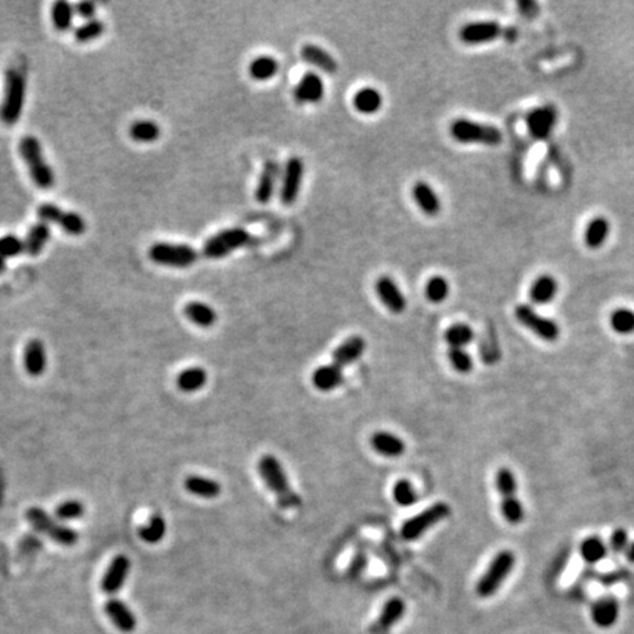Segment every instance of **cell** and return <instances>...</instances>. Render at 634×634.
Here are the masks:
<instances>
[{
	"instance_id": "cell-1",
	"label": "cell",
	"mask_w": 634,
	"mask_h": 634,
	"mask_svg": "<svg viewBox=\"0 0 634 634\" xmlns=\"http://www.w3.org/2000/svg\"><path fill=\"white\" fill-rule=\"evenodd\" d=\"M27 69L21 65H12L5 74L3 97L0 102V121L5 125H15L26 104Z\"/></svg>"
},
{
	"instance_id": "cell-2",
	"label": "cell",
	"mask_w": 634,
	"mask_h": 634,
	"mask_svg": "<svg viewBox=\"0 0 634 634\" xmlns=\"http://www.w3.org/2000/svg\"><path fill=\"white\" fill-rule=\"evenodd\" d=\"M257 472L263 479L265 485L273 492L280 508L294 510L300 507L301 498L291 488L285 470L275 455H263L257 464Z\"/></svg>"
},
{
	"instance_id": "cell-3",
	"label": "cell",
	"mask_w": 634,
	"mask_h": 634,
	"mask_svg": "<svg viewBox=\"0 0 634 634\" xmlns=\"http://www.w3.org/2000/svg\"><path fill=\"white\" fill-rule=\"evenodd\" d=\"M19 155L26 162L34 184L41 190H50L55 185V173L50 164L46 162L39 138L26 135L19 141Z\"/></svg>"
},
{
	"instance_id": "cell-4",
	"label": "cell",
	"mask_w": 634,
	"mask_h": 634,
	"mask_svg": "<svg viewBox=\"0 0 634 634\" xmlns=\"http://www.w3.org/2000/svg\"><path fill=\"white\" fill-rule=\"evenodd\" d=\"M451 135L461 144H483L493 147L502 143V133L497 126L464 119V117L451 124Z\"/></svg>"
},
{
	"instance_id": "cell-5",
	"label": "cell",
	"mask_w": 634,
	"mask_h": 634,
	"mask_svg": "<svg viewBox=\"0 0 634 634\" xmlns=\"http://www.w3.org/2000/svg\"><path fill=\"white\" fill-rule=\"evenodd\" d=\"M515 566V555L511 550H501L497 557L492 559L489 567L479 579L476 584V593L480 597H490L495 595L502 583L508 579L512 568Z\"/></svg>"
},
{
	"instance_id": "cell-6",
	"label": "cell",
	"mask_w": 634,
	"mask_h": 634,
	"mask_svg": "<svg viewBox=\"0 0 634 634\" xmlns=\"http://www.w3.org/2000/svg\"><path fill=\"white\" fill-rule=\"evenodd\" d=\"M148 257L151 262L169 267H190L198 260V253L191 245L156 242L150 247Z\"/></svg>"
},
{
	"instance_id": "cell-7",
	"label": "cell",
	"mask_w": 634,
	"mask_h": 634,
	"mask_svg": "<svg viewBox=\"0 0 634 634\" xmlns=\"http://www.w3.org/2000/svg\"><path fill=\"white\" fill-rule=\"evenodd\" d=\"M251 235L249 231H245L244 228H228L223 229L211 237L204 242L203 245V254L207 258H222L227 257L235 250L241 249L247 242L250 241Z\"/></svg>"
},
{
	"instance_id": "cell-8",
	"label": "cell",
	"mask_w": 634,
	"mask_h": 634,
	"mask_svg": "<svg viewBox=\"0 0 634 634\" xmlns=\"http://www.w3.org/2000/svg\"><path fill=\"white\" fill-rule=\"evenodd\" d=\"M451 514V508L448 503L436 502L430 505L425 511L419 512L413 519L407 520L401 527V536L405 540H416L420 536L425 535L430 527L439 524L445 519H448Z\"/></svg>"
},
{
	"instance_id": "cell-9",
	"label": "cell",
	"mask_w": 634,
	"mask_h": 634,
	"mask_svg": "<svg viewBox=\"0 0 634 634\" xmlns=\"http://www.w3.org/2000/svg\"><path fill=\"white\" fill-rule=\"evenodd\" d=\"M515 319L519 320L526 329L533 332L536 336L542 338L548 343H554L559 336V326L555 320L549 319L542 314H539L532 305L519 304L514 310Z\"/></svg>"
},
{
	"instance_id": "cell-10",
	"label": "cell",
	"mask_w": 634,
	"mask_h": 634,
	"mask_svg": "<svg viewBox=\"0 0 634 634\" xmlns=\"http://www.w3.org/2000/svg\"><path fill=\"white\" fill-rule=\"evenodd\" d=\"M37 216L40 222L46 223V225L61 227L66 233L74 235V237L82 235L87 229L84 218L74 213V211H66L52 203L41 204L37 209Z\"/></svg>"
},
{
	"instance_id": "cell-11",
	"label": "cell",
	"mask_w": 634,
	"mask_h": 634,
	"mask_svg": "<svg viewBox=\"0 0 634 634\" xmlns=\"http://www.w3.org/2000/svg\"><path fill=\"white\" fill-rule=\"evenodd\" d=\"M304 176V162L298 156H292L285 163L284 172H282V184H280V203L291 206L297 202L301 184Z\"/></svg>"
},
{
	"instance_id": "cell-12",
	"label": "cell",
	"mask_w": 634,
	"mask_h": 634,
	"mask_svg": "<svg viewBox=\"0 0 634 634\" xmlns=\"http://www.w3.org/2000/svg\"><path fill=\"white\" fill-rule=\"evenodd\" d=\"M502 28L495 21L470 22L460 30V40L465 44H485L499 39Z\"/></svg>"
},
{
	"instance_id": "cell-13",
	"label": "cell",
	"mask_w": 634,
	"mask_h": 634,
	"mask_svg": "<svg viewBox=\"0 0 634 634\" xmlns=\"http://www.w3.org/2000/svg\"><path fill=\"white\" fill-rule=\"evenodd\" d=\"M376 296L383 302L385 307L394 314L403 313L407 309V300L403 291L391 276H381L374 284Z\"/></svg>"
},
{
	"instance_id": "cell-14",
	"label": "cell",
	"mask_w": 634,
	"mask_h": 634,
	"mask_svg": "<svg viewBox=\"0 0 634 634\" xmlns=\"http://www.w3.org/2000/svg\"><path fill=\"white\" fill-rule=\"evenodd\" d=\"M528 133L537 140H545L550 135L557 124V111L554 106H542L533 109L526 117Z\"/></svg>"
},
{
	"instance_id": "cell-15",
	"label": "cell",
	"mask_w": 634,
	"mask_h": 634,
	"mask_svg": "<svg viewBox=\"0 0 634 634\" xmlns=\"http://www.w3.org/2000/svg\"><path fill=\"white\" fill-rule=\"evenodd\" d=\"M325 97V84L319 74L307 73L301 77L294 88V99L301 104H314Z\"/></svg>"
},
{
	"instance_id": "cell-16",
	"label": "cell",
	"mask_w": 634,
	"mask_h": 634,
	"mask_svg": "<svg viewBox=\"0 0 634 634\" xmlns=\"http://www.w3.org/2000/svg\"><path fill=\"white\" fill-rule=\"evenodd\" d=\"M280 173H282L280 164L276 160H267L265 163V166L260 172V176H258L256 193H254L256 200L258 203L267 204L270 200H272Z\"/></svg>"
},
{
	"instance_id": "cell-17",
	"label": "cell",
	"mask_w": 634,
	"mask_h": 634,
	"mask_svg": "<svg viewBox=\"0 0 634 634\" xmlns=\"http://www.w3.org/2000/svg\"><path fill=\"white\" fill-rule=\"evenodd\" d=\"M590 615L595 626H597L599 628L614 627L619 617V604L617 601V597L613 595H605L596 599L595 604L592 605Z\"/></svg>"
},
{
	"instance_id": "cell-18",
	"label": "cell",
	"mask_w": 634,
	"mask_h": 634,
	"mask_svg": "<svg viewBox=\"0 0 634 634\" xmlns=\"http://www.w3.org/2000/svg\"><path fill=\"white\" fill-rule=\"evenodd\" d=\"M131 568V562L125 555H117L111 562L108 571L104 573L102 580V590L104 593L113 595L122 589V586L126 580V575Z\"/></svg>"
},
{
	"instance_id": "cell-19",
	"label": "cell",
	"mask_w": 634,
	"mask_h": 634,
	"mask_svg": "<svg viewBox=\"0 0 634 634\" xmlns=\"http://www.w3.org/2000/svg\"><path fill=\"white\" fill-rule=\"evenodd\" d=\"M404 614H405V604L403 599H399V597L390 599V601L383 605L379 618L372 624L370 634H385L386 631H390L396 624V622L404 617Z\"/></svg>"
},
{
	"instance_id": "cell-20",
	"label": "cell",
	"mask_w": 634,
	"mask_h": 634,
	"mask_svg": "<svg viewBox=\"0 0 634 634\" xmlns=\"http://www.w3.org/2000/svg\"><path fill=\"white\" fill-rule=\"evenodd\" d=\"M104 613L111 618L113 626L122 633H133L137 627V618L134 613L119 599H109L104 605Z\"/></svg>"
},
{
	"instance_id": "cell-21",
	"label": "cell",
	"mask_w": 634,
	"mask_h": 634,
	"mask_svg": "<svg viewBox=\"0 0 634 634\" xmlns=\"http://www.w3.org/2000/svg\"><path fill=\"white\" fill-rule=\"evenodd\" d=\"M364 351H366V340H364V338L358 335L349 336L332 352L334 364H336L340 369L349 366V364L357 361L364 354Z\"/></svg>"
},
{
	"instance_id": "cell-22",
	"label": "cell",
	"mask_w": 634,
	"mask_h": 634,
	"mask_svg": "<svg viewBox=\"0 0 634 634\" xmlns=\"http://www.w3.org/2000/svg\"><path fill=\"white\" fill-rule=\"evenodd\" d=\"M301 57L304 62H307L313 65L314 68L320 69L325 74H329V75L336 74L338 64L335 61V57L320 46L311 44V43L304 44L301 47Z\"/></svg>"
},
{
	"instance_id": "cell-23",
	"label": "cell",
	"mask_w": 634,
	"mask_h": 634,
	"mask_svg": "<svg viewBox=\"0 0 634 634\" xmlns=\"http://www.w3.org/2000/svg\"><path fill=\"white\" fill-rule=\"evenodd\" d=\"M413 197L423 213L428 216H438L442 209L441 198L434 188L426 181H417L413 185Z\"/></svg>"
},
{
	"instance_id": "cell-24",
	"label": "cell",
	"mask_w": 634,
	"mask_h": 634,
	"mask_svg": "<svg viewBox=\"0 0 634 634\" xmlns=\"http://www.w3.org/2000/svg\"><path fill=\"white\" fill-rule=\"evenodd\" d=\"M311 382L316 390L322 392H329L336 390L338 386L344 383V372L336 364H326V366L317 367L313 372Z\"/></svg>"
},
{
	"instance_id": "cell-25",
	"label": "cell",
	"mask_w": 634,
	"mask_h": 634,
	"mask_svg": "<svg viewBox=\"0 0 634 634\" xmlns=\"http://www.w3.org/2000/svg\"><path fill=\"white\" fill-rule=\"evenodd\" d=\"M370 443L376 452L387 458H395L405 452V442L391 432H376Z\"/></svg>"
},
{
	"instance_id": "cell-26",
	"label": "cell",
	"mask_w": 634,
	"mask_h": 634,
	"mask_svg": "<svg viewBox=\"0 0 634 634\" xmlns=\"http://www.w3.org/2000/svg\"><path fill=\"white\" fill-rule=\"evenodd\" d=\"M184 488L194 497L203 498V499H213L218 498L222 492L220 485L216 480L203 477V476H188L184 480Z\"/></svg>"
},
{
	"instance_id": "cell-27",
	"label": "cell",
	"mask_w": 634,
	"mask_h": 634,
	"mask_svg": "<svg viewBox=\"0 0 634 634\" xmlns=\"http://www.w3.org/2000/svg\"><path fill=\"white\" fill-rule=\"evenodd\" d=\"M50 227L46 225L43 222L34 223V225L28 229L26 238H23V253H27L28 256H39L46 244L50 240Z\"/></svg>"
},
{
	"instance_id": "cell-28",
	"label": "cell",
	"mask_w": 634,
	"mask_h": 634,
	"mask_svg": "<svg viewBox=\"0 0 634 634\" xmlns=\"http://www.w3.org/2000/svg\"><path fill=\"white\" fill-rule=\"evenodd\" d=\"M23 366L31 376L43 374L46 370V349L40 339H31L23 352Z\"/></svg>"
},
{
	"instance_id": "cell-29",
	"label": "cell",
	"mask_w": 634,
	"mask_h": 634,
	"mask_svg": "<svg viewBox=\"0 0 634 634\" xmlns=\"http://www.w3.org/2000/svg\"><path fill=\"white\" fill-rule=\"evenodd\" d=\"M557 279L550 275H540L532 284L530 291H528V297L535 304H548L557 297Z\"/></svg>"
},
{
	"instance_id": "cell-30",
	"label": "cell",
	"mask_w": 634,
	"mask_h": 634,
	"mask_svg": "<svg viewBox=\"0 0 634 634\" xmlns=\"http://www.w3.org/2000/svg\"><path fill=\"white\" fill-rule=\"evenodd\" d=\"M352 104H354L357 112L364 113V115H373V113H378L382 109L383 97L378 88L363 87L354 94Z\"/></svg>"
},
{
	"instance_id": "cell-31",
	"label": "cell",
	"mask_w": 634,
	"mask_h": 634,
	"mask_svg": "<svg viewBox=\"0 0 634 634\" xmlns=\"http://www.w3.org/2000/svg\"><path fill=\"white\" fill-rule=\"evenodd\" d=\"M184 314L190 322L200 327H210L218 320V313L213 307L202 301H190L185 304Z\"/></svg>"
},
{
	"instance_id": "cell-32",
	"label": "cell",
	"mask_w": 634,
	"mask_h": 634,
	"mask_svg": "<svg viewBox=\"0 0 634 634\" xmlns=\"http://www.w3.org/2000/svg\"><path fill=\"white\" fill-rule=\"evenodd\" d=\"M611 231V223L605 216L593 218L584 229V244L592 250L601 249L604 242L608 240Z\"/></svg>"
},
{
	"instance_id": "cell-33",
	"label": "cell",
	"mask_w": 634,
	"mask_h": 634,
	"mask_svg": "<svg viewBox=\"0 0 634 634\" xmlns=\"http://www.w3.org/2000/svg\"><path fill=\"white\" fill-rule=\"evenodd\" d=\"M176 383H178V387L182 392H197L207 383V372L203 367L185 369L180 373Z\"/></svg>"
},
{
	"instance_id": "cell-34",
	"label": "cell",
	"mask_w": 634,
	"mask_h": 634,
	"mask_svg": "<svg viewBox=\"0 0 634 634\" xmlns=\"http://www.w3.org/2000/svg\"><path fill=\"white\" fill-rule=\"evenodd\" d=\"M445 343L450 348H464L473 343L474 331L472 326L465 323H454L445 331Z\"/></svg>"
},
{
	"instance_id": "cell-35",
	"label": "cell",
	"mask_w": 634,
	"mask_h": 634,
	"mask_svg": "<svg viewBox=\"0 0 634 634\" xmlns=\"http://www.w3.org/2000/svg\"><path fill=\"white\" fill-rule=\"evenodd\" d=\"M250 75L256 81H267L270 78H273L278 70H279V62L273 56L269 55H262L256 57L254 61L250 64Z\"/></svg>"
},
{
	"instance_id": "cell-36",
	"label": "cell",
	"mask_w": 634,
	"mask_h": 634,
	"mask_svg": "<svg viewBox=\"0 0 634 634\" xmlns=\"http://www.w3.org/2000/svg\"><path fill=\"white\" fill-rule=\"evenodd\" d=\"M606 554L608 545L599 536L586 537L580 545V555L587 564H597L606 557Z\"/></svg>"
},
{
	"instance_id": "cell-37",
	"label": "cell",
	"mask_w": 634,
	"mask_h": 634,
	"mask_svg": "<svg viewBox=\"0 0 634 634\" xmlns=\"http://www.w3.org/2000/svg\"><path fill=\"white\" fill-rule=\"evenodd\" d=\"M166 535V521H164L160 514H153L147 524L141 526L138 536L144 540L146 544H159Z\"/></svg>"
},
{
	"instance_id": "cell-38",
	"label": "cell",
	"mask_w": 634,
	"mask_h": 634,
	"mask_svg": "<svg viewBox=\"0 0 634 634\" xmlns=\"http://www.w3.org/2000/svg\"><path fill=\"white\" fill-rule=\"evenodd\" d=\"M74 17H75V8L68 2H64V0H61V2H56L52 8V21L57 31L65 32L73 28Z\"/></svg>"
},
{
	"instance_id": "cell-39",
	"label": "cell",
	"mask_w": 634,
	"mask_h": 634,
	"mask_svg": "<svg viewBox=\"0 0 634 634\" xmlns=\"http://www.w3.org/2000/svg\"><path fill=\"white\" fill-rule=\"evenodd\" d=\"M129 134L138 143H155L162 131L155 121H137L129 128Z\"/></svg>"
},
{
	"instance_id": "cell-40",
	"label": "cell",
	"mask_w": 634,
	"mask_h": 634,
	"mask_svg": "<svg viewBox=\"0 0 634 634\" xmlns=\"http://www.w3.org/2000/svg\"><path fill=\"white\" fill-rule=\"evenodd\" d=\"M609 323L613 331L619 335L634 334V310L631 309H617L609 317Z\"/></svg>"
},
{
	"instance_id": "cell-41",
	"label": "cell",
	"mask_w": 634,
	"mask_h": 634,
	"mask_svg": "<svg viewBox=\"0 0 634 634\" xmlns=\"http://www.w3.org/2000/svg\"><path fill=\"white\" fill-rule=\"evenodd\" d=\"M501 512L505 521L510 524H520L524 520V507L519 497H508L502 498L501 501Z\"/></svg>"
},
{
	"instance_id": "cell-42",
	"label": "cell",
	"mask_w": 634,
	"mask_h": 634,
	"mask_svg": "<svg viewBox=\"0 0 634 634\" xmlns=\"http://www.w3.org/2000/svg\"><path fill=\"white\" fill-rule=\"evenodd\" d=\"M425 291H426V297H428L429 301H432L434 304H439V302H442V301H445L446 298H448V296H450V284H448V280H446L443 276L436 275V276H432L428 280Z\"/></svg>"
},
{
	"instance_id": "cell-43",
	"label": "cell",
	"mask_w": 634,
	"mask_h": 634,
	"mask_svg": "<svg viewBox=\"0 0 634 634\" xmlns=\"http://www.w3.org/2000/svg\"><path fill=\"white\" fill-rule=\"evenodd\" d=\"M495 485H497V489L499 492L501 498L517 497L519 483H517V479L510 468L502 467L498 470L497 477H495Z\"/></svg>"
},
{
	"instance_id": "cell-44",
	"label": "cell",
	"mask_w": 634,
	"mask_h": 634,
	"mask_svg": "<svg viewBox=\"0 0 634 634\" xmlns=\"http://www.w3.org/2000/svg\"><path fill=\"white\" fill-rule=\"evenodd\" d=\"M392 493H394V499L399 507H411V505H414L419 499V495H417L414 486L411 485V481L407 479L398 480L394 486Z\"/></svg>"
},
{
	"instance_id": "cell-45",
	"label": "cell",
	"mask_w": 634,
	"mask_h": 634,
	"mask_svg": "<svg viewBox=\"0 0 634 634\" xmlns=\"http://www.w3.org/2000/svg\"><path fill=\"white\" fill-rule=\"evenodd\" d=\"M104 32V23L100 19H90L84 23H81L78 28H75V40L79 43H88L99 39Z\"/></svg>"
},
{
	"instance_id": "cell-46",
	"label": "cell",
	"mask_w": 634,
	"mask_h": 634,
	"mask_svg": "<svg viewBox=\"0 0 634 634\" xmlns=\"http://www.w3.org/2000/svg\"><path fill=\"white\" fill-rule=\"evenodd\" d=\"M47 536H49L52 540H55L56 544L64 545V546H73L78 542V533L65 524H57L55 523L50 530L47 532Z\"/></svg>"
},
{
	"instance_id": "cell-47",
	"label": "cell",
	"mask_w": 634,
	"mask_h": 634,
	"mask_svg": "<svg viewBox=\"0 0 634 634\" xmlns=\"http://www.w3.org/2000/svg\"><path fill=\"white\" fill-rule=\"evenodd\" d=\"M448 358L458 373H470L473 370V358L464 348H450Z\"/></svg>"
},
{
	"instance_id": "cell-48",
	"label": "cell",
	"mask_w": 634,
	"mask_h": 634,
	"mask_svg": "<svg viewBox=\"0 0 634 634\" xmlns=\"http://www.w3.org/2000/svg\"><path fill=\"white\" fill-rule=\"evenodd\" d=\"M84 512H86L84 505L75 499H69V501L59 503L55 510V515L61 520H75V519H79V517Z\"/></svg>"
},
{
	"instance_id": "cell-49",
	"label": "cell",
	"mask_w": 634,
	"mask_h": 634,
	"mask_svg": "<svg viewBox=\"0 0 634 634\" xmlns=\"http://www.w3.org/2000/svg\"><path fill=\"white\" fill-rule=\"evenodd\" d=\"M27 520L35 530H39L44 535H47V532L50 530V527L55 524L52 517L44 512L41 508H30L27 511Z\"/></svg>"
},
{
	"instance_id": "cell-50",
	"label": "cell",
	"mask_w": 634,
	"mask_h": 634,
	"mask_svg": "<svg viewBox=\"0 0 634 634\" xmlns=\"http://www.w3.org/2000/svg\"><path fill=\"white\" fill-rule=\"evenodd\" d=\"M23 253V240L17 235H5L0 238V256L3 258H12Z\"/></svg>"
},
{
	"instance_id": "cell-51",
	"label": "cell",
	"mask_w": 634,
	"mask_h": 634,
	"mask_svg": "<svg viewBox=\"0 0 634 634\" xmlns=\"http://www.w3.org/2000/svg\"><path fill=\"white\" fill-rule=\"evenodd\" d=\"M630 545V539L624 528H617V530L609 537V548L615 554H624Z\"/></svg>"
},
{
	"instance_id": "cell-52",
	"label": "cell",
	"mask_w": 634,
	"mask_h": 634,
	"mask_svg": "<svg viewBox=\"0 0 634 634\" xmlns=\"http://www.w3.org/2000/svg\"><path fill=\"white\" fill-rule=\"evenodd\" d=\"M74 8H75V15H78L79 18H84V19L90 21V19H94V17H96V10H97L96 3H93V2H79Z\"/></svg>"
},
{
	"instance_id": "cell-53",
	"label": "cell",
	"mask_w": 634,
	"mask_h": 634,
	"mask_svg": "<svg viewBox=\"0 0 634 634\" xmlns=\"http://www.w3.org/2000/svg\"><path fill=\"white\" fill-rule=\"evenodd\" d=\"M366 564H367L366 555L358 554L354 559H352L351 568H349V574H351V575H354V577H357V575H358L364 568H366Z\"/></svg>"
},
{
	"instance_id": "cell-54",
	"label": "cell",
	"mask_w": 634,
	"mask_h": 634,
	"mask_svg": "<svg viewBox=\"0 0 634 634\" xmlns=\"http://www.w3.org/2000/svg\"><path fill=\"white\" fill-rule=\"evenodd\" d=\"M624 554H626L627 559H628L631 564H634V542H631V544L628 545V548H627V550L624 552Z\"/></svg>"
},
{
	"instance_id": "cell-55",
	"label": "cell",
	"mask_w": 634,
	"mask_h": 634,
	"mask_svg": "<svg viewBox=\"0 0 634 634\" xmlns=\"http://www.w3.org/2000/svg\"><path fill=\"white\" fill-rule=\"evenodd\" d=\"M5 269H6V258L0 256V275L5 272Z\"/></svg>"
},
{
	"instance_id": "cell-56",
	"label": "cell",
	"mask_w": 634,
	"mask_h": 634,
	"mask_svg": "<svg viewBox=\"0 0 634 634\" xmlns=\"http://www.w3.org/2000/svg\"><path fill=\"white\" fill-rule=\"evenodd\" d=\"M3 486H5V483H3V477L0 476V502H2V495H3Z\"/></svg>"
}]
</instances>
